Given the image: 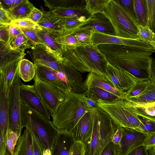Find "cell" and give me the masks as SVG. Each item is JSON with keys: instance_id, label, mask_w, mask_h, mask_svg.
<instances>
[{"instance_id": "d590c367", "label": "cell", "mask_w": 155, "mask_h": 155, "mask_svg": "<svg viewBox=\"0 0 155 155\" xmlns=\"http://www.w3.org/2000/svg\"><path fill=\"white\" fill-rule=\"evenodd\" d=\"M87 19L85 17L66 18L64 23L63 32L61 36L71 33Z\"/></svg>"}, {"instance_id": "e7e4bbea", "label": "cell", "mask_w": 155, "mask_h": 155, "mask_svg": "<svg viewBox=\"0 0 155 155\" xmlns=\"http://www.w3.org/2000/svg\"><path fill=\"white\" fill-rule=\"evenodd\" d=\"M150 44L152 46L155 52V36L153 38L152 41Z\"/></svg>"}, {"instance_id": "74e56055", "label": "cell", "mask_w": 155, "mask_h": 155, "mask_svg": "<svg viewBox=\"0 0 155 155\" xmlns=\"http://www.w3.org/2000/svg\"><path fill=\"white\" fill-rule=\"evenodd\" d=\"M148 10V25L155 34V0H146Z\"/></svg>"}, {"instance_id": "94428289", "label": "cell", "mask_w": 155, "mask_h": 155, "mask_svg": "<svg viewBox=\"0 0 155 155\" xmlns=\"http://www.w3.org/2000/svg\"><path fill=\"white\" fill-rule=\"evenodd\" d=\"M10 133L14 146L15 148L16 146L20 137L17 133L10 130Z\"/></svg>"}, {"instance_id": "5bb4252c", "label": "cell", "mask_w": 155, "mask_h": 155, "mask_svg": "<svg viewBox=\"0 0 155 155\" xmlns=\"http://www.w3.org/2000/svg\"><path fill=\"white\" fill-rule=\"evenodd\" d=\"M35 68L36 75L40 80L54 86L66 94L72 91L65 74L58 73L45 66L38 65Z\"/></svg>"}, {"instance_id": "db71d44e", "label": "cell", "mask_w": 155, "mask_h": 155, "mask_svg": "<svg viewBox=\"0 0 155 155\" xmlns=\"http://www.w3.org/2000/svg\"><path fill=\"white\" fill-rule=\"evenodd\" d=\"M123 134L122 127H118L114 134L112 138V142L116 145L119 144Z\"/></svg>"}, {"instance_id": "9a60e30c", "label": "cell", "mask_w": 155, "mask_h": 155, "mask_svg": "<svg viewBox=\"0 0 155 155\" xmlns=\"http://www.w3.org/2000/svg\"><path fill=\"white\" fill-rule=\"evenodd\" d=\"M106 76L117 89L124 92L128 91L139 79L127 72L118 68L108 62L106 69Z\"/></svg>"}, {"instance_id": "680465c9", "label": "cell", "mask_w": 155, "mask_h": 155, "mask_svg": "<svg viewBox=\"0 0 155 155\" xmlns=\"http://www.w3.org/2000/svg\"><path fill=\"white\" fill-rule=\"evenodd\" d=\"M84 100L87 105L91 110L98 107L97 101L90 98L86 97L85 95Z\"/></svg>"}, {"instance_id": "60d3db41", "label": "cell", "mask_w": 155, "mask_h": 155, "mask_svg": "<svg viewBox=\"0 0 155 155\" xmlns=\"http://www.w3.org/2000/svg\"><path fill=\"white\" fill-rule=\"evenodd\" d=\"M28 40L32 48L39 44H43L38 36L36 30L29 28H20Z\"/></svg>"}, {"instance_id": "f1b7e54d", "label": "cell", "mask_w": 155, "mask_h": 155, "mask_svg": "<svg viewBox=\"0 0 155 155\" xmlns=\"http://www.w3.org/2000/svg\"><path fill=\"white\" fill-rule=\"evenodd\" d=\"M124 100L138 104L155 103V81L150 79L147 88L141 94Z\"/></svg>"}, {"instance_id": "be15d7a7", "label": "cell", "mask_w": 155, "mask_h": 155, "mask_svg": "<svg viewBox=\"0 0 155 155\" xmlns=\"http://www.w3.org/2000/svg\"><path fill=\"white\" fill-rule=\"evenodd\" d=\"M148 151L150 154L155 155V146L148 150Z\"/></svg>"}, {"instance_id": "7c38bea8", "label": "cell", "mask_w": 155, "mask_h": 155, "mask_svg": "<svg viewBox=\"0 0 155 155\" xmlns=\"http://www.w3.org/2000/svg\"><path fill=\"white\" fill-rule=\"evenodd\" d=\"M91 41L93 44L97 46L109 44L122 45L137 47L152 53L155 52L153 47L149 43L138 39L126 38L99 32H95L92 35Z\"/></svg>"}, {"instance_id": "6f0895ef", "label": "cell", "mask_w": 155, "mask_h": 155, "mask_svg": "<svg viewBox=\"0 0 155 155\" xmlns=\"http://www.w3.org/2000/svg\"><path fill=\"white\" fill-rule=\"evenodd\" d=\"M7 146L8 151L10 155H13L15 148L14 146L12 141L11 138L10 130H9L7 134Z\"/></svg>"}, {"instance_id": "f546056e", "label": "cell", "mask_w": 155, "mask_h": 155, "mask_svg": "<svg viewBox=\"0 0 155 155\" xmlns=\"http://www.w3.org/2000/svg\"><path fill=\"white\" fill-rule=\"evenodd\" d=\"M18 73L20 78L25 82L30 81L36 75L35 66L28 60L22 59L19 63Z\"/></svg>"}, {"instance_id": "8fae6325", "label": "cell", "mask_w": 155, "mask_h": 155, "mask_svg": "<svg viewBox=\"0 0 155 155\" xmlns=\"http://www.w3.org/2000/svg\"><path fill=\"white\" fill-rule=\"evenodd\" d=\"M21 101L46 119L50 120L51 114L46 108L33 85L21 83L20 87Z\"/></svg>"}, {"instance_id": "f907efd6", "label": "cell", "mask_w": 155, "mask_h": 155, "mask_svg": "<svg viewBox=\"0 0 155 155\" xmlns=\"http://www.w3.org/2000/svg\"><path fill=\"white\" fill-rule=\"evenodd\" d=\"M142 145L147 150L155 146V132L147 134Z\"/></svg>"}, {"instance_id": "1f68e13d", "label": "cell", "mask_w": 155, "mask_h": 155, "mask_svg": "<svg viewBox=\"0 0 155 155\" xmlns=\"http://www.w3.org/2000/svg\"><path fill=\"white\" fill-rule=\"evenodd\" d=\"M95 32L93 29L88 28L77 30L70 34L76 37L79 45H85L92 44V37Z\"/></svg>"}, {"instance_id": "6da1fadb", "label": "cell", "mask_w": 155, "mask_h": 155, "mask_svg": "<svg viewBox=\"0 0 155 155\" xmlns=\"http://www.w3.org/2000/svg\"><path fill=\"white\" fill-rule=\"evenodd\" d=\"M109 63L139 79H150L152 53L134 47L115 44L97 46Z\"/></svg>"}, {"instance_id": "8992f818", "label": "cell", "mask_w": 155, "mask_h": 155, "mask_svg": "<svg viewBox=\"0 0 155 155\" xmlns=\"http://www.w3.org/2000/svg\"><path fill=\"white\" fill-rule=\"evenodd\" d=\"M101 13L110 22L116 36L128 39H137L139 29L137 23L115 0H110Z\"/></svg>"}, {"instance_id": "b9f144b4", "label": "cell", "mask_w": 155, "mask_h": 155, "mask_svg": "<svg viewBox=\"0 0 155 155\" xmlns=\"http://www.w3.org/2000/svg\"><path fill=\"white\" fill-rule=\"evenodd\" d=\"M139 32L137 39L150 44L155 36L154 34L148 27L138 25Z\"/></svg>"}, {"instance_id": "9c48e42d", "label": "cell", "mask_w": 155, "mask_h": 155, "mask_svg": "<svg viewBox=\"0 0 155 155\" xmlns=\"http://www.w3.org/2000/svg\"><path fill=\"white\" fill-rule=\"evenodd\" d=\"M21 82L18 73L8 92V114L9 130L17 133L20 137L22 127L20 116L21 101L20 87Z\"/></svg>"}, {"instance_id": "83f0119b", "label": "cell", "mask_w": 155, "mask_h": 155, "mask_svg": "<svg viewBox=\"0 0 155 155\" xmlns=\"http://www.w3.org/2000/svg\"><path fill=\"white\" fill-rule=\"evenodd\" d=\"M85 96L97 102L100 99L107 102H111L121 99L112 93L98 87H91L86 89Z\"/></svg>"}, {"instance_id": "d4e9b609", "label": "cell", "mask_w": 155, "mask_h": 155, "mask_svg": "<svg viewBox=\"0 0 155 155\" xmlns=\"http://www.w3.org/2000/svg\"><path fill=\"white\" fill-rule=\"evenodd\" d=\"M22 59L16 60L0 67L6 91L9 92L18 74L19 64Z\"/></svg>"}, {"instance_id": "5b68a950", "label": "cell", "mask_w": 155, "mask_h": 155, "mask_svg": "<svg viewBox=\"0 0 155 155\" xmlns=\"http://www.w3.org/2000/svg\"><path fill=\"white\" fill-rule=\"evenodd\" d=\"M20 116L23 128H28L36 135L45 148L51 150L58 131L52 121L35 113L21 101Z\"/></svg>"}, {"instance_id": "7402d4cb", "label": "cell", "mask_w": 155, "mask_h": 155, "mask_svg": "<svg viewBox=\"0 0 155 155\" xmlns=\"http://www.w3.org/2000/svg\"><path fill=\"white\" fill-rule=\"evenodd\" d=\"M124 100L126 106L131 111L155 122V103L138 104Z\"/></svg>"}, {"instance_id": "9f6ffc18", "label": "cell", "mask_w": 155, "mask_h": 155, "mask_svg": "<svg viewBox=\"0 0 155 155\" xmlns=\"http://www.w3.org/2000/svg\"><path fill=\"white\" fill-rule=\"evenodd\" d=\"M147 150L145 147L142 145L131 151L127 155H147Z\"/></svg>"}, {"instance_id": "bcb514c9", "label": "cell", "mask_w": 155, "mask_h": 155, "mask_svg": "<svg viewBox=\"0 0 155 155\" xmlns=\"http://www.w3.org/2000/svg\"><path fill=\"white\" fill-rule=\"evenodd\" d=\"M31 132L32 134L34 155H43L44 150L46 148L36 135L33 133Z\"/></svg>"}, {"instance_id": "ba28073f", "label": "cell", "mask_w": 155, "mask_h": 155, "mask_svg": "<svg viewBox=\"0 0 155 155\" xmlns=\"http://www.w3.org/2000/svg\"><path fill=\"white\" fill-rule=\"evenodd\" d=\"M33 84L51 115L56 113L64 101L66 94L54 86L39 79L35 75Z\"/></svg>"}, {"instance_id": "484cf974", "label": "cell", "mask_w": 155, "mask_h": 155, "mask_svg": "<svg viewBox=\"0 0 155 155\" xmlns=\"http://www.w3.org/2000/svg\"><path fill=\"white\" fill-rule=\"evenodd\" d=\"M37 34L43 44L48 47L56 56L61 59L63 46L57 41L56 37L43 29L36 30Z\"/></svg>"}, {"instance_id": "7bdbcfd3", "label": "cell", "mask_w": 155, "mask_h": 155, "mask_svg": "<svg viewBox=\"0 0 155 155\" xmlns=\"http://www.w3.org/2000/svg\"><path fill=\"white\" fill-rule=\"evenodd\" d=\"M57 42L62 45L68 47H74L79 45L76 37L72 34L56 37Z\"/></svg>"}, {"instance_id": "836d02e7", "label": "cell", "mask_w": 155, "mask_h": 155, "mask_svg": "<svg viewBox=\"0 0 155 155\" xmlns=\"http://www.w3.org/2000/svg\"><path fill=\"white\" fill-rule=\"evenodd\" d=\"M150 79H138L136 83L127 91L125 92L124 99L137 96L147 88Z\"/></svg>"}, {"instance_id": "681fc988", "label": "cell", "mask_w": 155, "mask_h": 155, "mask_svg": "<svg viewBox=\"0 0 155 155\" xmlns=\"http://www.w3.org/2000/svg\"><path fill=\"white\" fill-rule=\"evenodd\" d=\"M100 155H117V146L112 141L107 144Z\"/></svg>"}, {"instance_id": "52a82bcc", "label": "cell", "mask_w": 155, "mask_h": 155, "mask_svg": "<svg viewBox=\"0 0 155 155\" xmlns=\"http://www.w3.org/2000/svg\"><path fill=\"white\" fill-rule=\"evenodd\" d=\"M97 104L99 107L109 115L118 127L135 130L140 124L138 116L128 109L124 99L111 102L99 99L97 101Z\"/></svg>"}, {"instance_id": "2e32d148", "label": "cell", "mask_w": 155, "mask_h": 155, "mask_svg": "<svg viewBox=\"0 0 155 155\" xmlns=\"http://www.w3.org/2000/svg\"><path fill=\"white\" fill-rule=\"evenodd\" d=\"M93 127V117L90 111L83 116L71 133L75 141L83 143L86 148L91 141Z\"/></svg>"}, {"instance_id": "f6af8a7d", "label": "cell", "mask_w": 155, "mask_h": 155, "mask_svg": "<svg viewBox=\"0 0 155 155\" xmlns=\"http://www.w3.org/2000/svg\"><path fill=\"white\" fill-rule=\"evenodd\" d=\"M86 147L81 142L75 141L71 145L69 155H85Z\"/></svg>"}, {"instance_id": "816d5d0a", "label": "cell", "mask_w": 155, "mask_h": 155, "mask_svg": "<svg viewBox=\"0 0 155 155\" xmlns=\"http://www.w3.org/2000/svg\"><path fill=\"white\" fill-rule=\"evenodd\" d=\"M12 21L6 11L0 6V24L10 25Z\"/></svg>"}, {"instance_id": "11a10c76", "label": "cell", "mask_w": 155, "mask_h": 155, "mask_svg": "<svg viewBox=\"0 0 155 155\" xmlns=\"http://www.w3.org/2000/svg\"><path fill=\"white\" fill-rule=\"evenodd\" d=\"M9 31L10 38L7 43L9 44L15 37L22 32L20 28L11 25H10Z\"/></svg>"}, {"instance_id": "44dd1931", "label": "cell", "mask_w": 155, "mask_h": 155, "mask_svg": "<svg viewBox=\"0 0 155 155\" xmlns=\"http://www.w3.org/2000/svg\"><path fill=\"white\" fill-rule=\"evenodd\" d=\"M75 141L71 132L58 130L51 150L52 155H69L71 145Z\"/></svg>"}, {"instance_id": "277c9868", "label": "cell", "mask_w": 155, "mask_h": 155, "mask_svg": "<svg viewBox=\"0 0 155 155\" xmlns=\"http://www.w3.org/2000/svg\"><path fill=\"white\" fill-rule=\"evenodd\" d=\"M93 127L91 142L85 155H100L104 148L112 141L118 127L109 115L98 107L91 110Z\"/></svg>"}, {"instance_id": "e575fe53", "label": "cell", "mask_w": 155, "mask_h": 155, "mask_svg": "<svg viewBox=\"0 0 155 155\" xmlns=\"http://www.w3.org/2000/svg\"><path fill=\"white\" fill-rule=\"evenodd\" d=\"M110 0H85L87 11L93 15L101 13Z\"/></svg>"}, {"instance_id": "ffe728a7", "label": "cell", "mask_w": 155, "mask_h": 155, "mask_svg": "<svg viewBox=\"0 0 155 155\" xmlns=\"http://www.w3.org/2000/svg\"><path fill=\"white\" fill-rule=\"evenodd\" d=\"M42 17L37 23L42 29L50 33L55 37L62 35L63 27L66 18L58 17L51 11L42 9Z\"/></svg>"}, {"instance_id": "e0dca14e", "label": "cell", "mask_w": 155, "mask_h": 155, "mask_svg": "<svg viewBox=\"0 0 155 155\" xmlns=\"http://www.w3.org/2000/svg\"><path fill=\"white\" fill-rule=\"evenodd\" d=\"M8 94L2 75L0 74V138L7 142L9 130L8 114Z\"/></svg>"}, {"instance_id": "c3c4849f", "label": "cell", "mask_w": 155, "mask_h": 155, "mask_svg": "<svg viewBox=\"0 0 155 155\" xmlns=\"http://www.w3.org/2000/svg\"><path fill=\"white\" fill-rule=\"evenodd\" d=\"M23 0H1L0 6L5 10L12 9L23 2Z\"/></svg>"}, {"instance_id": "30bf717a", "label": "cell", "mask_w": 155, "mask_h": 155, "mask_svg": "<svg viewBox=\"0 0 155 155\" xmlns=\"http://www.w3.org/2000/svg\"><path fill=\"white\" fill-rule=\"evenodd\" d=\"M29 53L35 66L43 65L58 73L64 74L61 60L44 44L37 45L31 48Z\"/></svg>"}, {"instance_id": "d6986e66", "label": "cell", "mask_w": 155, "mask_h": 155, "mask_svg": "<svg viewBox=\"0 0 155 155\" xmlns=\"http://www.w3.org/2000/svg\"><path fill=\"white\" fill-rule=\"evenodd\" d=\"M86 88L91 87H98L104 89L124 99L125 92L117 89L111 81L107 76L93 73H89L84 82Z\"/></svg>"}, {"instance_id": "cb8c5ba5", "label": "cell", "mask_w": 155, "mask_h": 155, "mask_svg": "<svg viewBox=\"0 0 155 155\" xmlns=\"http://www.w3.org/2000/svg\"><path fill=\"white\" fill-rule=\"evenodd\" d=\"M13 155H34L32 134L28 128L19 138Z\"/></svg>"}, {"instance_id": "8d00e7d4", "label": "cell", "mask_w": 155, "mask_h": 155, "mask_svg": "<svg viewBox=\"0 0 155 155\" xmlns=\"http://www.w3.org/2000/svg\"><path fill=\"white\" fill-rule=\"evenodd\" d=\"M45 5L48 7L50 11L58 9L66 8L74 4L75 0H44Z\"/></svg>"}, {"instance_id": "d6a6232c", "label": "cell", "mask_w": 155, "mask_h": 155, "mask_svg": "<svg viewBox=\"0 0 155 155\" xmlns=\"http://www.w3.org/2000/svg\"><path fill=\"white\" fill-rule=\"evenodd\" d=\"M9 44L13 48L22 52H24L25 49L32 48L28 40L22 32L15 37Z\"/></svg>"}, {"instance_id": "4fadbf2b", "label": "cell", "mask_w": 155, "mask_h": 155, "mask_svg": "<svg viewBox=\"0 0 155 155\" xmlns=\"http://www.w3.org/2000/svg\"><path fill=\"white\" fill-rule=\"evenodd\" d=\"M122 128V137L119 144L116 145L117 155H127L134 149L143 145L147 134L133 129Z\"/></svg>"}, {"instance_id": "ab89813d", "label": "cell", "mask_w": 155, "mask_h": 155, "mask_svg": "<svg viewBox=\"0 0 155 155\" xmlns=\"http://www.w3.org/2000/svg\"><path fill=\"white\" fill-rule=\"evenodd\" d=\"M11 25L19 28H29L36 30L42 29L37 23L29 18L12 21Z\"/></svg>"}, {"instance_id": "03108f58", "label": "cell", "mask_w": 155, "mask_h": 155, "mask_svg": "<svg viewBox=\"0 0 155 155\" xmlns=\"http://www.w3.org/2000/svg\"><path fill=\"white\" fill-rule=\"evenodd\" d=\"M147 155H150V154L147 151Z\"/></svg>"}, {"instance_id": "7a4b0ae2", "label": "cell", "mask_w": 155, "mask_h": 155, "mask_svg": "<svg viewBox=\"0 0 155 155\" xmlns=\"http://www.w3.org/2000/svg\"><path fill=\"white\" fill-rule=\"evenodd\" d=\"M62 46L61 61L79 72H93L106 76L108 62L97 45L91 44L72 47Z\"/></svg>"}, {"instance_id": "91938a15", "label": "cell", "mask_w": 155, "mask_h": 155, "mask_svg": "<svg viewBox=\"0 0 155 155\" xmlns=\"http://www.w3.org/2000/svg\"><path fill=\"white\" fill-rule=\"evenodd\" d=\"M150 79L155 81V60L153 58L151 64Z\"/></svg>"}, {"instance_id": "ac0fdd59", "label": "cell", "mask_w": 155, "mask_h": 155, "mask_svg": "<svg viewBox=\"0 0 155 155\" xmlns=\"http://www.w3.org/2000/svg\"><path fill=\"white\" fill-rule=\"evenodd\" d=\"M88 28H92L96 32L116 36L114 29L110 22L108 18L102 13H98L91 15L74 31L77 30Z\"/></svg>"}, {"instance_id": "ee69618b", "label": "cell", "mask_w": 155, "mask_h": 155, "mask_svg": "<svg viewBox=\"0 0 155 155\" xmlns=\"http://www.w3.org/2000/svg\"><path fill=\"white\" fill-rule=\"evenodd\" d=\"M115 0L137 22V18L134 9V0Z\"/></svg>"}, {"instance_id": "6125c7cd", "label": "cell", "mask_w": 155, "mask_h": 155, "mask_svg": "<svg viewBox=\"0 0 155 155\" xmlns=\"http://www.w3.org/2000/svg\"><path fill=\"white\" fill-rule=\"evenodd\" d=\"M43 155H52L51 150L49 149H45Z\"/></svg>"}, {"instance_id": "7dc6e473", "label": "cell", "mask_w": 155, "mask_h": 155, "mask_svg": "<svg viewBox=\"0 0 155 155\" xmlns=\"http://www.w3.org/2000/svg\"><path fill=\"white\" fill-rule=\"evenodd\" d=\"M10 25L0 24V41L8 43L10 38Z\"/></svg>"}, {"instance_id": "3957f363", "label": "cell", "mask_w": 155, "mask_h": 155, "mask_svg": "<svg viewBox=\"0 0 155 155\" xmlns=\"http://www.w3.org/2000/svg\"><path fill=\"white\" fill-rule=\"evenodd\" d=\"M85 94L71 91L66 94L57 112L51 115L52 122L58 130L71 132L86 113L91 111L84 100Z\"/></svg>"}, {"instance_id": "4dcf8cb0", "label": "cell", "mask_w": 155, "mask_h": 155, "mask_svg": "<svg viewBox=\"0 0 155 155\" xmlns=\"http://www.w3.org/2000/svg\"><path fill=\"white\" fill-rule=\"evenodd\" d=\"M138 25L147 26L148 10L146 0H134Z\"/></svg>"}, {"instance_id": "603a6c76", "label": "cell", "mask_w": 155, "mask_h": 155, "mask_svg": "<svg viewBox=\"0 0 155 155\" xmlns=\"http://www.w3.org/2000/svg\"><path fill=\"white\" fill-rule=\"evenodd\" d=\"M26 54L12 48L9 44L0 41V67L7 64L22 59Z\"/></svg>"}, {"instance_id": "f35d334b", "label": "cell", "mask_w": 155, "mask_h": 155, "mask_svg": "<svg viewBox=\"0 0 155 155\" xmlns=\"http://www.w3.org/2000/svg\"><path fill=\"white\" fill-rule=\"evenodd\" d=\"M138 116L141 124L135 130L147 134L155 132V122L143 117Z\"/></svg>"}, {"instance_id": "f5cc1de1", "label": "cell", "mask_w": 155, "mask_h": 155, "mask_svg": "<svg viewBox=\"0 0 155 155\" xmlns=\"http://www.w3.org/2000/svg\"><path fill=\"white\" fill-rule=\"evenodd\" d=\"M43 15L42 12L35 7L31 11L28 18L38 23L42 18Z\"/></svg>"}, {"instance_id": "4316f807", "label": "cell", "mask_w": 155, "mask_h": 155, "mask_svg": "<svg viewBox=\"0 0 155 155\" xmlns=\"http://www.w3.org/2000/svg\"><path fill=\"white\" fill-rule=\"evenodd\" d=\"M35 7L28 0H23L15 8L5 10L12 21L28 18L31 11Z\"/></svg>"}]
</instances>
